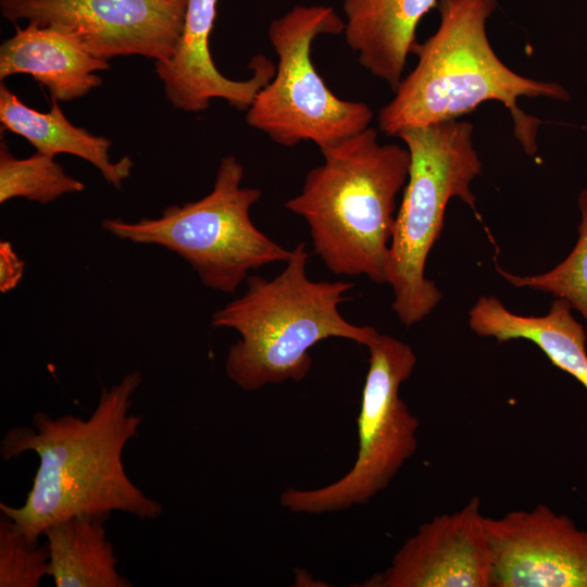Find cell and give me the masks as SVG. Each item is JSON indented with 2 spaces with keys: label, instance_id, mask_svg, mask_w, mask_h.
I'll list each match as a JSON object with an SVG mask.
<instances>
[{
  "label": "cell",
  "instance_id": "6da1fadb",
  "mask_svg": "<svg viewBox=\"0 0 587 587\" xmlns=\"http://www.w3.org/2000/svg\"><path fill=\"white\" fill-rule=\"evenodd\" d=\"M141 379V373L133 371L103 387L86 420L72 414L52 417L40 411L33 417L34 428L16 426L4 435L0 445L4 461L28 451L39 458L24 504L0 503L1 514L32 541L39 542L49 526L76 515L107 519L121 511L153 520L162 514V504L129 479L122 459L142 421L129 412Z\"/></svg>",
  "mask_w": 587,
  "mask_h": 587
},
{
  "label": "cell",
  "instance_id": "7a4b0ae2",
  "mask_svg": "<svg viewBox=\"0 0 587 587\" xmlns=\"http://www.w3.org/2000/svg\"><path fill=\"white\" fill-rule=\"evenodd\" d=\"M496 0H439V26L423 43H414L416 66L401 79L395 96L378 113L388 136L402 130L459 120L487 101L510 112L514 136L529 155L537 152L541 121L519 107L521 97L569 101L558 83L537 80L509 68L494 51L486 30Z\"/></svg>",
  "mask_w": 587,
  "mask_h": 587
},
{
  "label": "cell",
  "instance_id": "3957f363",
  "mask_svg": "<svg viewBox=\"0 0 587 587\" xmlns=\"http://www.w3.org/2000/svg\"><path fill=\"white\" fill-rule=\"evenodd\" d=\"M299 195L285 208L308 224L314 252L336 275L387 283L396 199L410 171L404 146L379 143L375 128L321 151Z\"/></svg>",
  "mask_w": 587,
  "mask_h": 587
},
{
  "label": "cell",
  "instance_id": "277c9868",
  "mask_svg": "<svg viewBox=\"0 0 587 587\" xmlns=\"http://www.w3.org/2000/svg\"><path fill=\"white\" fill-rule=\"evenodd\" d=\"M308 259L305 243H297L277 276L249 275L245 292L212 314L213 326L239 335L228 349L225 372L245 391L302 380L312 366L309 350L324 339L345 338L366 347L378 334L341 315L339 305L353 284L310 279Z\"/></svg>",
  "mask_w": 587,
  "mask_h": 587
},
{
  "label": "cell",
  "instance_id": "5b68a950",
  "mask_svg": "<svg viewBox=\"0 0 587 587\" xmlns=\"http://www.w3.org/2000/svg\"><path fill=\"white\" fill-rule=\"evenodd\" d=\"M473 129L472 123L454 120L409 128L397 136L408 148L411 163L389 246L387 283L394 292L391 308L405 327L423 321L442 299L425 267L444 228L449 201L458 198L477 212L471 184L482 162Z\"/></svg>",
  "mask_w": 587,
  "mask_h": 587
},
{
  "label": "cell",
  "instance_id": "8992f818",
  "mask_svg": "<svg viewBox=\"0 0 587 587\" xmlns=\"http://www.w3.org/2000/svg\"><path fill=\"white\" fill-rule=\"evenodd\" d=\"M243 177L237 158L225 157L212 190L201 199L170 205L158 217L105 218L101 227L123 241L163 247L185 260L204 287L235 294L250 271L286 263L292 252L252 222L250 210L262 191L242 186Z\"/></svg>",
  "mask_w": 587,
  "mask_h": 587
},
{
  "label": "cell",
  "instance_id": "52a82bcc",
  "mask_svg": "<svg viewBox=\"0 0 587 587\" xmlns=\"http://www.w3.org/2000/svg\"><path fill=\"white\" fill-rule=\"evenodd\" d=\"M344 28L345 21L326 5H296L271 23L268 38L278 62L247 109L249 126L278 145L311 141L321 151L370 127L371 108L335 96L312 62L315 38Z\"/></svg>",
  "mask_w": 587,
  "mask_h": 587
},
{
  "label": "cell",
  "instance_id": "ba28073f",
  "mask_svg": "<svg viewBox=\"0 0 587 587\" xmlns=\"http://www.w3.org/2000/svg\"><path fill=\"white\" fill-rule=\"evenodd\" d=\"M366 348L369 370L358 416L355 462L327 486L287 488L279 500L292 513L323 514L366 504L417 450L420 421L399 395L416 365V354L410 345L379 333Z\"/></svg>",
  "mask_w": 587,
  "mask_h": 587
},
{
  "label": "cell",
  "instance_id": "9c48e42d",
  "mask_svg": "<svg viewBox=\"0 0 587 587\" xmlns=\"http://www.w3.org/2000/svg\"><path fill=\"white\" fill-rule=\"evenodd\" d=\"M187 0H0L2 16L72 35L97 58L168 61L180 39Z\"/></svg>",
  "mask_w": 587,
  "mask_h": 587
},
{
  "label": "cell",
  "instance_id": "30bf717a",
  "mask_svg": "<svg viewBox=\"0 0 587 587\" xmlns=\"http://www.w3.org/2000/svg\"><path fill=\"white\" fill-rule=\"evenodd\" d=\"M490 587H587V530L540 503L485 516Z\"/></svg>",
  "mask_w": 587,
  "mask_h": 587
},
{
  "label": "cell",
  "instance_id": "8fae6325",
  "mask_svg": "<svg viewBox=\"0 0 587 587\" xmlns=\"http://www.w3.org/2000/svg\"><path fill=\"white\" fill-rule=\"evenodd\" d=\"M491 553L478 496L421 524L362 587H490Z\"/></svg>",
  "mask_w": 587,
  "mask_h": 587
},
{
  "label": "cell",
  "instance_id": "7c38bea8",
  "mask_svg": "<svg viewBox=\"0 0 587 587\" xmlns=\"http://www.w3.org/2000/svg\"><path fill=\"white\" fill-rule=\"evenodd\" d=\"M217 0H187L184 28L174 55L154 63L168 102L177 110L201 112L212 99H223L238 110H247L254 97L274 76L275 66L263 55L250 62L253 74L233 80L215 66L209 47Z\"/></svg>",
  "mask_w": 587,
  "mask_h": 587
},
{
  "label": "cell",
  "instance_id": "4fadbf2b",
  "mask_svg": "<svg viewBox=\"0 0 587 587\" xmlns=\"http://www.w3.org/2000/svg\"><path fill=\"white\" fill-rule=\"evenodd\" d=\"M109 67V61L91 54L72 35L35 22L16 27L0 46L1 82L30 75L57 101H72L99 87L103 80L96 72Z\"/></svg>",
  "mask_w": 587,
  "mask_h": 587
},
{
  "label": "cell",
  "instance_id": "5bb4252c",
  "mask_svg": "<svg viewBox=\"0 0 587 587\" xmlns=\"http://www.w3.org/2000/svg\"><path fill=\"white\" fill-rule=\"evenodd\" d=\"M439 0H344L345 39L360 64L395 90L421 18Z\"/></svg>",
  "mask_w": 587,
  "mask_h": 587
},
{
  "label": "cell",
  "instance_id": "9a60e30c",
  "mask_svg": "<svg viewBox=\"0 0 587 587\" xmlns=\"http://www.w3.org/2000/svg\"><path fill=\"white\" fill-rule=\"evenodd\" d=\"M565 299L555 298L547 314L521 315L494 296H480L469 311V326L479 337L498 342L525 339L535 344L550 362L587 389V334Z\"/></svg>",
  "mask_w": 587,
  "mask_h": 587
},
{
  "label": "cell",
  "instance_id": "2e32d148",
  "mask_svg": "<svg viewBox=\"0 0 587 587\" xmlns=\"http://www.w3.org/2000/svg\"><path fill=\"white\" fill-rule=\"evenodd\" d=\"M0 122L3 129L25 138L38 152L82 158L92 164L104 180L120 189L130 175L134 162L128 155L117 162L110 158L111 140L73 125L51 99L47 113L22 102L3 83L0 85Z\"/></svg>",
  "mask_w": 587,
  "mask_h": 587
},
{
  "label": "cell",
  "instance_id": "e0dca14e",
  "mask_svg": "<svg viewBox=\"0 0 587 587\" xmlns=\"http://www.w3.org/2000/svg\"><path fill=\"white\" fill-rule=\"evenodd\" d=\"M103 517L76 515L49 526L48 575L57 587H129L116 570L117 558L107 539Z\"/></svg>",
  "mask_w": 587,
  "mask_h": 587
},
{
  "label": "cell",
  "instance_id": "ac0fdd59",
  "mask_svg": "<svg viewBox=\"0 0 587 587\" xmlns=\"http://www.w3.org/2000/svg\"><path fill=\"white\" fill-rule=\"evenodd\" d=\"M84 183L68 175L54 157L36 152L18 159L5 141L0 143V203L25 198L48 204L68 193L80 192Z\"/></svg>",
  "mask_w": 587,
  "mask_h": 587
},
{
  "label": "cell",
  "instance_id": "d6986e66",
  "mask_svg": "<svg viewBox=\"0 0 587 587\" xmlns=\"http://www.w3.org/2000/svg\"><path fill=\"white\" fill-rule=\"evenodd\" d=\"M580 221L578 238L569 255L551 270L536 275H516L498 264L496 271L511 286L550 294L569 301L585 320L587 334V186L577 197Z\"/></svg>",
  "mask_w": 587,
  "mask_h": 587
},
{
  "label": "cell",
  "instance_id": "ffe728a7",
  "mask_svg": "<svg viewBox=\"0 0 587 587\" xmlns=\"http://www.w3.org/2000/svg\"><path fill=\"white\" fill-rule=\"evenodd\" d=\"M47 544L32 541L9 517L0 521V587H38L48 575Z\"/></svg>",
  "mask_w": 587,
  "mask_h": 587
},
{
  "label": "cell",
  "instance_id": "44dd1931",
  "mask_svg": "<svg viewBox=\"0 0 587 587\" xmlns=\"http://www.w3.org/2000/svg\"><path fill=\"white\" fill-rule=\"evenodd\" d=\"M25 262L9 241L0 242V291L5 294L14 289L23 278Z\"/></svg>",
  "mask_w": 587,
  "mask_h": 587
}]
</instances>
